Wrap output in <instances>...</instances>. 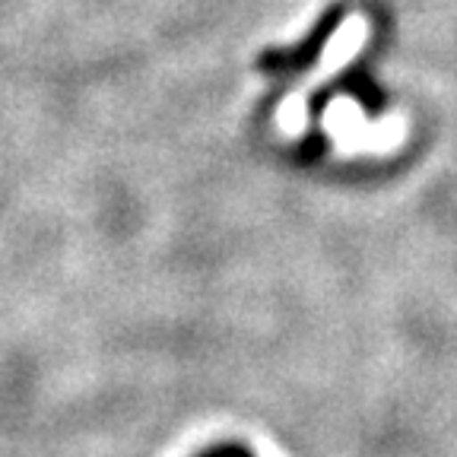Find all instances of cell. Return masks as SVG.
<instances>
[{
	"instance_id": "3",
	"label": "cell",
	"mask_w": 457,
	"mask_h": 457,
	"mask_svg": "<svg viewBox=\"0 0 457 457\" xmlns=\"http://www.w3.org/2000/svg\"><path fill=\"white\" fill-rule=\"evenodd\" d=\"M200 457H254L251 451L238 448V445H222V448H213L207 451V454H200Z\"/></svg>"
},
{
	"instance_id": "2",
	"label": "cell",
	"mask_w": 457,
	"mask_h": 457,
	"mask_svg": "<svg viewBox=\"0 0 457 457\" xmlns=\"http://www.w3.org/2000/svg\"><path fill=\"white\" fill-rule=\"evenodd\" d=\"M324 124L328 134L343 153H387L407 137V118L403 114H391L387 121H365L362 108L350 99H337L334 105L324 112Z\"/></svg>"
},
{
	"instance_id": "1",
	"label": "cell",
	"mask_w": 457,
	"mask_h": 457,
	"mask_svg": "<svg viewBox=\"0 0 457 457\" xmlns=\"http://www.w3.org/2000/svg\"><path fill=\"white\" fill-rule=\"evenodd\" d=\"M365 38H369V22H365V16H350V20L337 29V36L330 38V45L324 48L321 64L314 67L312 77H308L299 89H293V93L286 96V102L277 108V128L283 130V137H302L305 121H308V96H312L328 77H334L340 67L350 64L353 57L362 51Z\"/></svg>"
}]
</instances>
